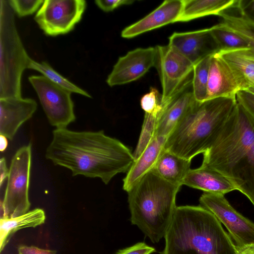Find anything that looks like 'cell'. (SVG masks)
Instances as JSON below:
<instances>
[{
    "mask_svg": "<svg viewBox=\"0 0 254 254\" xmlns=\"http://www.w3.org/2000/svg\"><path fill=\"white\" fill-rule=\"evenodd\" d=\"M31 59L16 27L8 0H0V98L21 97L22 73Z\"/></svg>",
    "mask_w": 254,
    "mask_h": 254,
    "instance_id": "6",
    "label": "cell"
},
{
    "mask_svg": "<svg viewBox=\"0 0 254 254\" xmlns=\"http://www.w3.org/2000/svg\"><path fill=\"white\" fill-rule=\"evenodd\" d=\"M191 161L164 149L152 170L165 180L181 187L190 169Z\"/></svg>",
    "mask_w": 254,
    "mask_h": 254,
    "instance_id": "20",
    "label": "cell"
},
{
    "mask_svg": "<svg viewBox=\"0 0 254 254\" xmlns=\"http://www.w3.org/2000/svg\"><path fill=\"white\" fill-rule=\"evenodd\" d=\"M9 169L7 168L5 158L2 157L0 160V186H2L3 183L7 178Z\"/></svg>",
    "mask_w": 254,
    "mask_h": 254,
    "instance_id": "36",
    "label": "cell"
},
{
    "mask_svg": "<svg viewBox=\"0 0 254 254\" xmlns=\"http://www.w3.org/2000/svg\"><path fill=\"white\" fill-rule=\"evenodd\" d=\"M218 54L233 69L241 90L254 86V60L246 58L234 51L220 52Z\"/></svg>",
    "mask_w": 254,
    "mask_h": 254,
    "instance_id": "23",
    "label": "cell"
},
{
    "mask_svg": "<svg viewBox=\"0 0 254 254\" xmlns=\"http://www.w3.org/2000/svg\"><path fill=\"white\" fill-rule=\"evenodd\" d=\"M247 90L254 95V86L248 88Z\"/></svg>",
    "mask_w": 254,
    "mask_h": 254,
    "instance_id": "40",
    "label": "cell"
},
{
    "mask_svg": "<svg viewBox=\"0 0 254 254\" xmlns=\"http://www.w3.org/2000/svg\"><path fill=\"white\" fill-rule=\"evenodd\" d=\"M28 68L40 72L43 76L51 81L67 89L71 93H77L88 98H92L91 96L87 92L63 76L46 62L39 63L31 59L28 66Z\"/></svg>",
    "mask_w": 254,
    "mask_h": 254,
    "instance_id": "26",
    "label": "cell"
},
{
    "mask_svg": "<svg viewBox=\"0 0 254 254\" xmlns=\"http://www.w3.org/2000/svg\"><path fill=\"white\" fill-rule=\"evenodd\" d=\"M203 155L201 166L228 178L254 205V117L242 105Z\"/></svg>",
    "mask_w": 254,
    "mask_h": 254,
    "instance_id": "2",
    "label": "cell"
},
{
    "mask_svg": "<svg viewBox=\"0 0 254 254\" xmlns=\"http://www.w3.org/2000/svg\"><path fill=\"white\" fill-rule=\"evenodd\" d=\"M236 0H183L181 14L177 22H185L195 18L214 15L233 6Z\"/></svg>",
    "mask_w": 254,
    "mask_h": 254,
    "instance_id": "22",
    "label": "cell"
},
{
    "mask_svg": "<svg viewBox=\"0 0 254 254\" xmlns=\"http://www.w3.org/2000/svg\"><path fill=\"white\" fill-rule=\"evenodd\" d=\"M154 67L162 86V103L176 95L191 81L193 64L183 55L169 46H157Z\"/></svg>",
    "mask_w": 254,
    "mask_h": 254,
    "instance_id": "8",
    "label": "cell"
},
{
    "mask_svg": "<svg viewBox=\"0 0 254 254\" xmlns=\"http://www.w3.org/2000/svg\"><path fill=\"white\" fill-rule=\"evenodd\" d=\"M161 254H236L220 222L201 205L177 206Z\"/></svg>",
    "mask_w": 254,
    "mask_h": 254,
    "instance_id": "3",
    "label": "cell"
},
{
    "mask_svg": "<svg viewBox=\"0 0 254 254\" xmlns=\"http://www.w3.org/2000/svg\"><path fill=\"white\" fill-rule=\"evenodd\" d=\"M8 3L19 17L31 15L43 4V0H9Z\"/></svg>",
    "mask_w": 254,
    "mask_h": 254,
    "instance_id": "29",
    "label": "cell"
},
{
    "mask_svg": "<svg viewBox=\"0 0 254 254\" xmlns=\"http://www.w3.org/2000/svg\"><path fill=\"white\" fill-rule=\"evenodd\" d=\"M86 5L84 0H45L34 19L47 36L65 34L80 21Z\"/></svg>",
    "mask_w": 254,
    "mask_h": 254,
    "instance_id": "10",
    "label": "cell"
},
{
    "mask_svg": "<svg viewBox=\"0 0 254 254\" xmlns=\"http://www.w3.org/2000/svg\"><path fill=\"white\" fill-rule=\"evenodd\" d=\"M8 145L7 138L3 136L0 135V150L1 152L4 151Z\"/></svg>",
    "mask_w": 254,
    "mask_h": 254,
    "instance_id": "39",
    "label": "cell"
},
{
    "mask_svg": "<svg viewBox=\"0 0 254 254\" xmlns=\"http://www.w3.org/2000/svg\"><path fill=\"white\" fill-rule=\"evenodd\" d=\"M236 97L237 102L254 117V95L247 90H240L236 94Z\"/></svg>",
    "mask_w": 254,
    "mask_h": 254,
    "instance_id": "33",
    "label": "cell"
},
{
    "mask_svg": "<svg viewBox=\"0 0 254 254\" xmlns=\"http://www.w3.org/2000/svg\"><path fill=\"white\" fill-rule=\"evenodd\" d=\"M248 39L250 44V47L249 49L234 51L239 54L250 59L254 60V42Z\"/></svg>",
    "mask_w": 254,
    "mask_h": 254,
    "instance_id": "37",
    "label": "cell"
},
{
    "mask_svg": "<svg viewBox=\"0 0 254 254\" xmlns=\"http://www.w3.org/2000/svg\"><path fill=\"white\" fill-rule=\"evenodd\" d=\"M18 254H56L55 250H46L34 246L20 245L18 248Z\"/></svg>",
    "mask_w": 254,
    "mask_h": 254,
    "instance_id": "35",
    "label": "cell"
},
{
    "mask_svg": "<svg viewBox=\"0 0 254 254\" xmlns=\"http://www.w3.org/2000/svg\"><path fill=\"white\" fill-rule=\"evenodd\" d=\"M183 6V0H166L136 22L125 28L121 33L124 38H132L143 33L178 21Z\"/></svg>",
    "mask_w": 254,
    "mask_h": 254,
    "instance_id": "17",
    "label": "cell"
},
{
    "mask_svg": "<svg viewBox=\"0 0 254 254\" xmlns=\"http://www.w3.org/2000/svg\"><path fill=\"white\" fill-rule=\"evenodd\" d=\"M182 185L203 190L204 192L224 195L237 190L235 185L224 175L202 166L190 169L184 179Z\"/></svg>",
    "mask_w": 254,
    "mask_h": 254,
    "instance_id": "18",
    "label": "cell"
},
{
    "mask_svg": "<svg viewBox=\"0 0 254 254\" xmlns=\"http://www.w3.org/2000/svg\"><path fill=\"white\" fill-rule=\"evenodd\" d=\"M211 32L216 41L220 52L238 51L249 49L248 39L226 28L221 23L210 27Z\"/></svg>",
    "mask_w": 254,
    "mask_h": 254,
    "instance_id": "24",
    "label": "cell"
},
{
    "mask_svg": "<svg viewBox=\"0 0 254 254\" xmlns=\"http://www.w3.org/2000/svg\"><path fill=\"white\" fill-rule=\"evenodd\" d=\"M156 252L153 247L144 242H139L130 247L119 250L115 254H151Z\"/></svg>",
    "mask_w": 254,
    "mask_h": 254,
    "instance_id": "32",
    "label": "cell"
},
{
    "mask_svg": "<svg viewBox=\"0 0 254 254\" xmlns=\"http://www.w3.org/2000/svg\"><path fill=\"white\" fill-rule=\"evenodd\" d=\"M28 80L37 93L51 125L56 128H64L75 121L71 92L43 75H32Z\"/></svg>",
    "mask_w": 254,
    "mask_h": 254,
    "instance_id": "9",
    "label": "cell"
},
{
    "mask_svg": "<svg viewBox=\"0 0 254 254\" xmlns=\"http://www.w3.org/2000/svg\"><path fill=\"white\" fill-rule=\"evenodd\" d=\"M237 104L236 97L197 102L167 137L164 149L191 160L203 154Z\"/></svg>",
    "mask_w": 254,
    "mask_h": 254,
    "instance_id": "4",
    "label": "cell"
},
{
    "mask_svg": "<svg viewBox=\"0 0 254 254\" xmlns=\"http://www.w3.org/2000/svg\"><path fill=\"white\" fill-rule=\"evenodd\" d=\"M31 165L29 144L20 148L11 160L4 198L0 201V218L14 217L29 211Z\"/></svg>",
    "mask_w": 254,
    "mask_h": 254,
    "instance_id": "7",
    "label": "cell"
},
{
    "mask_svg": "<svg viewBox=\"0 0 254 254\" xmlns=\"http://www.w3.org/2000/svg\"><path fill=\"white\" fill-rule=\"evenodd\" d=\"M140 103L141 108L145 113H152L161 107L162 94L156 88L151 87L150 91L141 98Z\"/></svg>",
    "mask_w": 254,
    "mask_h": 254,
    "instance_id": "30",
    "label": "cell"
},
{
    "mask_svg": "<svg viewBox=\"0 0 254 254\" xmlns=\"http://www.w3.org/2000/svg\"><path fill=\"white\" fill-rule=\"evenodd\" d=\"M240 90L238 80L232 67L218 53L213 55L210 63L205 101L236 97Z\"/></svg>",
    "mask_w": 254,
    "mask_h": 254,
    "instance_id": "16",
    "label": "cell"
},
{
    "mask_svg": "<svg viewBox=\"0 0 254 254\" xmlns=\"http://www.w3.org/2000/svg\"><path fill=\"white\" fill-rule=\"evenodd\" d=\"M169 45L188 59L193 65L204 58L220 52L211 28L174 32L169 38Z\"/></svg>",
    "mask_w": 254,
    "mask_h": 254,
    "instance_id": "13",
    "label": "cell"
},
{
    "mask_svg": "<svg viewBox=\"0 0 254 254\" xmlns=\"http://www.w3.org/2000/svg\"><path fill=\"white\" fill-rule=\"evenodd\" d=\"M167 138L155 137L136 159L123 179V190L127 192L149 171H151L164 149Z\"/></svg>",
    "mask_w": 254,
    "mask_h": 254,
    "instance_id": "19",
    "label": "cell"
},
{
    "mask_svg": "<svg viewBox=\"0 0 254 254\" xmlns=\"http://www.w3.org/2000/svg\"><path fill=\"white\" fill-rule=\"evenodd\" d=\"M162 104L156 111L150 113H145L142 129L133 156L134 160L143 152L148 144L155 136L158 119L162 109Z\"/></svg>",
    "mask_w": 254,
    "mask_h": 254,
    "instance_id": "28",
    "label": "cell"
},
{
    "mask_svg": "<svg viewBox=\"0 0 254 254\" xmlns=\"http://www.w3.org/2000/svg\"><path fill=\"white\" fill-rule=\"evenodd\" d=\"M155 48H137L119 58L106 82L112 87L136 80L154 67Z\"/></svg>",
    "mask_w": 254,
    "mask_h": 254,
    "instance_id": "12",
    "label": "cell"
},
{
    "mask_svg": "<svg viewBox=\"0 0 254 254\" xmlns=\"http://www.w3.org/2000/svg\"><path fill=\"white\" fill-rule=\"evenodd\" d=\"M235 6L243 18L254 25V0H236Z\"/></svg>",
    "mask_w": 254,
    "mask_h": 254,
    "instance_id": "31",
    "label": "cell"
},
{
    "mask_svg": "<svg viewBox=\"0 0 254 254\" xmlns=\"http://www.w3.org/2000/svg\"><path fill=\"white\" fill-rule=\"evenodd\" d=\"M196 102L191 81L171 98L162 103L155 136L167 138Z\"/></svg>",
    "mask_w": 254,
    "mask_h": 254,
    "instance_id": "14",
    "label": "cell"
},
{
    "mask_svg": "<svg viewBox=\"0 0 254 254\" xmlns=\"http://www.w3.org/2000/svg\"><path fill=\"white\" fill-rule=\"evenodd\" d=\"M181 187L151 170L127 192L131 223L153 243H158L165 235L177 207L176 196Z\"/></svg>",
    "mask_w": 254,
    "mask_h": 254,
    "instance_id": "5",
    "label": "cell"
},
{
    "mask_svg": "<svg viewBox=\"0 0 254 254\" xmlns=\"http://www.w3.org/2000/svg\"><path fill=\"white\" fill-rule=\"evenodd\" d=\"M46 215L41 208H35L27 213L10 218L0 219V252H1L11 236L18 230L35 228L45 223Z\"/></svg>",
    "mask_w": 254,
    "mask_h": 254,
    "instance_id": "21",
    "label": "cell"
},
{
    "mask_svg": "<svg viewBox=\"0 0 254 254\" xmlns=\"http://www.w3.org/2000/svg\"><path fill=\"white\" fill-rule=\"evenodd\" d=\"M212 56L204 58L193 65V94L195 100L199 103L204 102L206 99L209 69Z\"/></svg>",
    "mask_w": 254,
    "mask_h": 254,
    "instance_id": "27",
    "label": "cell"
},
{
    "mask_svg": "<svg viewBox=\"0 0 254 254\" xmlns=\"http://www.w3.org/2000/svg\"><path fill=\"white\" fill-rule=\"evenodd\" d=\"M199 201L225 226L235 246L254 244V223L234 208L224 194L204 192Z\"/></svg>",
    "mask_w": 254,
    "mask_h": 254,
    "instance_id": "11",
    "label": "cell"
},
{
    "mask_svg": "<svg viewBox=\"0 0 254 254\" xmlns=\"http://www.w3.org/2000/svg\"><path fill=\"white\" fill-rule=\"evenodd\" d=\"M218 16L222 18L220 23L225 27L254 42V25L242 16L235 4Z\"/></svg>",
    "mask_w": 254,
    "mask_h": 254,
    "instance_id": "25",
    "label": "cell"
},
{
    "mask_svg": "<svg viewBox=\"0 0 254 254\" xmlns=\"http://www.w3.org/2000/svg\"><path fill=\"white\" fill-rule=\"evenodd\" d=\"M37 107L31 98H0V135L12 140L21 125L30 119Z\"/></svg>",
    "mask_w": 254,
    "mask_h": 254,
    "instance_id": "15",
    "label": "cell"
},
{
    "mask_svg": "<svg viewBox=\"0 0 254 254\" xmlns=\"http://www.w3.org/2000/svg\"><path fill=\"white\" fill-rule=\"evenodd\" d=\"M131 0H96L95 4L105 12H110L123 5H129L133 3Z\"/></svg>",
    "mask_w": 254,
    "mask_h": 254,
    "instance_id": "34",
    "label": "cell"
},
{
    "mask_svg": "<svg viewBox=\"0 0 254 254\" xmlns=\"http://www.w3.org/2000/svg\"><path fill=\"white\" fill-rule=\"evenodd\" d=\"M235 247L236 254H254V244Z\"/></svg>",
    "mask_w": 254,
    "mask_h": 254,
    "instance_id": "38",
    "label": "cell"
},
{
    "mask_svg": "<svg viewBox=\"0 0 254 254\" xmlns=\"http://www.w3.org/2000/svg\"><path fill=\"white\" fill-rule=\"evenodd\" d=\"M45 156L55 165L70 170L72 176L98 178L106 185L117 174L127 173L134 161L127 146L103 130L66 128L53 130Z\"/></svg>",
    "mask_w": 254,
    "mask_h": 254,
    "instance_id": "1",
    "label": "cell"
}]
</instances>
